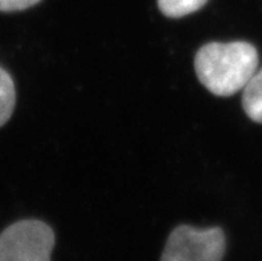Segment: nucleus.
Wrapping results in <instances>:
<instances>
[{
    "mask_svg": "<svg viewBox=\"0 0 262 261\" xmlns=\"http://www.w3.org/2000/svg\"><path fill=\"white\" fill-rule=\"evenodd\" d=\"M55 233L40 220H21L0 235V261H51Z\"/></svg>",
    "mask_w": 262,
    "mask_h": 261,
    "instance_id": "nucleus-2",
    "label": "nucleus"
},
{
    "mask_svg": "<svg viewBox=\"0 0 262 261\" xmlns=\"http://www.w3.org/2000/svg\"><path fill=\"white\" fill-rule=\"evenodd\" d=\"M160 11L168 17H184L201 10L208 0H157Z\"/></svg>",
    "mask_w": 262,
    "mask_h": 261,
    "instance_id": "nucleus-6",
    "label": "nucleus"
},
{
    "mask_svg": "<svg viewBox=\"0 0 262 261\" xmlns=\"http://www.w3.org/2000/svg\"><path fill=\"white\" fill-rule=\"evenodd\" d=\"M41 0H0V11L2 12H16L33 7Z\"/></svg>",
    "mask_w": 262,
    "mask_h": 261,
    "instance_id": "nucleus-7",
    "label": "nucleus"
},
{
    "mask_svg": "<svg viewBox=\"0 0 262 261\" xmlns=\"http://www.w3.org/2000/svg\"><path fill=\"white\" fill-rule=\"evenodd\" d=\"M226 237L221 228L179 225L172 231L160 261H221Z\"/></svg>",
    "mask_w": 262,
    "mask_h": 261,
    "instance_id": "nucleus-3",
    "label": "nucleus"
},
{
    "mask_svg": "<svg viewBox=\"0 0 262 261\" xmlns=\"http://www.w3.org/2000/svg\"><path fill=\"white\" fill-rule=\"evenodd\" d=\"M16 103V91L11 75L0 67V127L12 116Z\"/></svg>",
    "mask_w": 262,
    "mask_h": 261,
    "instance_id": "nucleus-5",
    "label": "nucleus"
},
{
    "mask_svg": "<svg viewBox=\"0 0 262 261\" xmlns=\"http://www.w3.org/2000/svg\"><path fill=\"white\" fill-rule=\"evenodd\" d=\"M258 67V52L248 42H212L197 51L194 70L200 83L216 96H232L249 83Z\"/></svg>",
    "mask_w": 262,
    "mask_h": 261,
    "instance_id": "nucleus-1",
    "label": "nucleus"
},
{
    "mask_svg": "<svg viewBox=\"0 0 262 261\" xmlns=\"http://www.w3.org/2000/svg\"><path fill=\"white\" fill-rule=\"evenodd\" d=\"M243 107L250 120L262 124V70L257 71L244 88Z\"/></svg>",
    "mask_w": 262,
    "mask_h": 261,
    "instance_id": "nucleus-4",
    "label": "nucleus"
}]
</instances>
